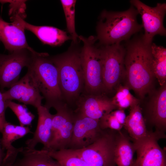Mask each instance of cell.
Returning a JSON list of instances; mask_svg holds the SVG:
<instances>
[{
	"instance_id": "6",
	"label": "cell",
	"mask_w": 166,
	"mask_h": 166,
	"mask_svg": "<svg viewBox=\"0 0 166 166\" xmlns=\"http://www.w3.org/2000/svg\"><path fill=\"white\" fill-rule=\"evenodd\" d=\"M98 46L103 85L105 92L110 91L124 78L125 48L121 44Z\"/></svg>"
},
{
	"instance_id": "21",
	"label": "cell",
	"mask_w": 166,
	"mask_h": 166,
	"mask_svg": "<svg viewBox=\"0 0 166 166\" xmlns=\"http://www.w3.org/2000/svg\"><path fill=\"white\" fill-rule=\"evenodd\" d=\"M123 127L127 131L133 141L145 137L149 132L147 129L145 120L140 104L130 108Z\"/></svg>"
},
{
	"instance_id": "28",
	"label": "cell",
	"mask_w": 166,
	"mask_h": 166,
	"mask_svg": "<svg viewBox=\"0 0 166 166\" xmlns=\"http://www.w3.org/2000/svg\"><path fill=\"white\" fill-rule=\"evenodd\" d=\"M99 124L102 130L109 129L119 131L123 127L112 111L101 117L99 120Z\"/></svg>"
},
{
	"instance_id": "8",
	"label": "cell",
	"mask_w": 166,
	"mask_h": 166,
	"mask_svg": "<svg viewBox=\"0 0 166 166\" xmlns=\"http://www.w3.org/2000/svg\"><path fill=\"white\" fill-rule=\"evenodd\" d=\"M114 131L104 130L93 143L84 148L74 150L89 166H116L114 149L116 133Z\"/></svg>"
},
{
	"instance_id": "31",
	"label": "cell",
	"mask_w": 166,
	"mask_h": 166,
	"mask_svg": "<svg viewBox=\"0 0 166 166\" xmlns=\"http://www.w3.org/2000/svg\"><path fill=\"white\" fill-rule=\"evenodd\" d=\"M3 159V158L1 157H0V166H1L2 164Z\"/></svg>"
},
{
	"instance_id": "24",
	"label": "cell",
	"mask_w": 166,
	"mask_h": 166,
	"mask_svg": "<svg viewBox=\"0 0 166 166\" xmlns=\"http://www.w3.org/2000/svg\"><path fill=\"white\" fill-rule=\"evenodd\" d=\"M47 151L50 156L58 161L62 166H89L74 150L64 149Z\"/></svg>"
},
{
	"instance_id": "22",
	"label": "cell",
	"mask_w": 166,
	"mask_h": 166,
	"mask_svg": "<svg viewBox=\"0 0 166 166\" xmlns=\"http://www.w3.org/2000/svg\"><path fill=\"white\" fill-rule=\"evenodd\" d=\"M116 133L114 160L117 166H132L135 152L133 143L120 131Z\"/></svg>"
},
{
	"instance_id": "18",
	"label": "cell",
	"mask_w": 166,
	"mask_h": 166,
	"mask_svg": "<svg viewBox=\"0 0 166 166\" xmlns=\"http://www.w3.org/2000/svg\"><path fill=\"white\" fill-rule=\"evenodd\" d=\"M25 30L17 24L5 21L0 16V41L11 53L16 50L30 48L27 42Z\"/></svg>"
},
{
	"instance_id": "1",
	"label": "cell",
	"mask_w": 166,
	"mask_h": 166,
	"mask_svg": "<svg viewBox=\"0 0 166 166\" xmlns=\"http://www.w3.org/2000/svg\"><path fill=\"white\" fill-rule=\"evenodd\" d=\"M151 45L146 44L142 36L136 35L127 42L124 59L125 85L140 99L153 90L156 78L152 66Z\"/></svg>"
},
{
	"instance_id": "3",
	"label": "cell",
	"mask_w": 166,
	"mask_h": 166,
	"mask_svg": "<svg viewBox=\"0 0 166 166\" xmlns=\"http://www.w3.org/2000/svg\"><path fill=\"white\" fill-rule=\"evenodd\" d=\"M27 73L45 100L48 109L64 102L59 82L58 73L48 53L34 51Z\"/></svg>"
},
{
	"instance_id": "10",
	"label": "cell",
	"mask_w": 166,
	"mask_h": 166,
	"mask_svg": "<svg viewBox=\"0 0 166 166\" xmlns=\"http://www.w3.org/2000/svg\"><path fill=\"white\" fill-rule=\"evenodd\" d=\"M130 2L141 16L144 30L142 38L146 44L151 45L156 35L166 36V30L163 25L166 12L165 3H157L155 7H152L139 0H132Z\"/></svg>"
},
{
	"instance_id": "14",
	"label": "cell",
	"mask_w": 166,
	"mask_h": 166,
	"mask_svg": "<svg viewBox=\"0 0 166 166\" xmlns=\"http://www.w3.org/2000/svg\"><path fill=\"white\" fill-rule=\"evenodd\" d=\"M2 93L5 101L15 100L36 108L42 105V101L44 98L27 73L9 90Z\"/></svg>"
},
{
	"instance_id": "11",
	"label": "cell",
	"mask_w": 166,
	"mask_h": 166,
	"mask_svg": "<svg viewBox=\"0 0 166 166\" xmlns=\"http://www.w3.org/2000/svg\"><path fill=\"white\" fill-rule=\"evenodd\" d=\"M163 136L156 131L149 132L144 137L133 141L137 157L132 166H166L165 152L158 142Z\"/></svg>"
},
{
	"instance_id": "25",
	"label": "cell",
	"mask_w": 166,
	"mask_h": 166,
	"mask_svg": "<svg viewBox=\"0 0 166 166\" xmlns=\"http://www.w3.org/2000/svg\"><path fill=\"white\" fill-rule=\"evenodd\" d=\"M111 100L117 109L122 110L139 104L140 103V100L131 93L127 86L121 84L118 85L116 93Z\"/></svg>"
},
{
	"instance_id": "17",
	"label": "cell",
	"mask_w": 166,
	"mask_h": 166,
	"mask_svg": "<svg viewBox=\"0 0 166 166\" xmlns=\"http://www.w3.org/2000/svg\"><path fill=\"white\" fill-rule=\"evenodd\" d=\"M1 133L2 137L0 140L1 146L4 151L6 150L2 164H14L18 154L22 151L23 147L16 148L12 145V143L27 134L33 132L28 127L16 125L7 121Z\"/></svg>"
},
{
	"instance_id": "12",
	"label": "cell",
	"mask_w": 166,
	"mask_h": 166,
	"mask_svg": "<svg viewBox=\"0 0 166 166\" xmlns=\"http://www.w3.org/2000/svg\"><path fill=\"white\" fill-rule=\"evenodd\" d=\"M74 113V127L67 149L80 150L93 143L101 135L104 130L100 127L99 120Z\"/></svg>"
},
{
	"instance_id": "13",
	"label": "cell",
	"mask_w": 166,
	"mask_h": 166,
	"mask_svg": "<svg viewBox=\"0 0 166 166\" xmlns=\"http://www.w3.org/2000/svg\"><path fill=\"white\" fill-rule=\"evenodd\" d=\"M77 108L74 111L89 118L99 120L104 116L117 109L111 99L104 93H85L80 95L76 101Z\"/></svg>"
},
{
	"instance_id": "4",
	"label": "cell",
	"mask_w": 166,
	"mask_h": 166,
	"mask_svg": "<svg viewBox=\"0 0 166 166\" xmlns=\"http://www.w3.org/2000/svg\"><path fill=\"white\" fill-rule=\"evenodd\" d=\"M49 58L58 71L63 100L70 103L77 100L84 87L80 51L70 48L65 53Z\"/></svg>"
},
{
	"instance_id": "20",
	"label": "cell",
	"mask_w": 166,
	"mask_h": 166,
	"mask_svg": "<svg viewBox=\"0 0 166 166\" xmlns=\"http://www.w3.org/2000/svg\"><path fill=\"white\" fill-rule=\"evenodd\" d=\"M22 157L14 163L16 166H62L48 153L46 150H37L27 147L20 152Z\"/></svg>"
},
{
	"instance_id": "16",
	"label": "cell",
	"mask_w": 166,
	"mask_h": 166,
	"mask_svg": "<svg viewBox=\"0 0 166 166\" xmlns=\"http://www.w3.org/2000/svg\"><path fill=\"white\" fill-rule=\"evenodd\" d=\"M148 94L146 118L155 126L156 132L163 134L166 127V83Z\"/></svg>"
},
{
	"instance_id": "15",
	"label": "cell",
	"mask_w": 166,
	"mask_h": 166,
	"mask_svg": "<svg viewBox=\"0 0 166 166\" xmlns=\"http://www.w3.org/2000/svg\"><path fill=\"white\" fill-rule=\"evenodd\" d=\"M11 21L31 31L43 44L53 46H60L65 42L72 39L65 31L56 27L48 26H37L26 22L24 18L15 14L11 16Z\"/></svg>"
},
{
	"instance_id": "19",
	"label": "cell",
	"mask_w": 166,
	"mask_h": 166,
	"mask_svg": "<svg viewBox=\"0 0 166 166\" xmlns=\"http://www.w3.org/2000/svg\"><path fill=\"white\" fill-rule=\"evenodd\" d=\"M38 119L37 125L32 138L26 142V147L35 148L38 143L43 145L42 149H45L49 143L51 135L52 124L53 115L49 109L42 105L37 108Z\"/></svg>"
},
{
	"instance_id": "29",
	"label": "cell",
	"mask_w": 166,
	"mask_h": 166,
	"mask_svg": "<svg viewBox=\"0 0 166 166\" xmlns=\"http://www.w3.org/2000/svg\"><path fill=\"white\" fill-rule=\"evenodd\" d=\"M5 154L6 153L4 152V151L1 148L0 142V157L3 159L5 156Z\"/></svg>"
},
{
	"instance_id": "32",
	"label": "cell",
	"mask_w": 166,
	"mask_h": 166,
	"mask_svg": "<svg viewBox=\"0 0 166 166\" xmlns=\"http://www.w3.org/2000/svg\"><path fill=\"white\" fill-rule=\"evenodd\" d=\"M3 98V97L2 95V93L0 91V100Z\"/></svg>"
},
{
	"instance_id": "30",
	"label": "cell",
	"mask_w": 166,
	"mask_h": 166,
	"mask_svg": "<svg viewBox=\"0 0 166 166\" xmlns=\"http://www.w3.org/2000/svg\"><path fill=\"white\" fill-rule=\"evenodd\" d=\"M2 166H16L14 164L6 163L3 164Z\"/></svg>"
},
{
	"instance_id": "5",
	"label": "cell",
	"mask_w": 166,
	"mask_h": 166,
	"mask_svg": "<svg viewBox=\"0 0 166 166\" xmlns=\"http://www.w3.org/2000/svg\"><path fill=\"white\" fill-rule=\"evenodd\" d=\"M83 43L80 56L83 70L85 93L100 94L105 92L102 75V63L99 46L95 43L96 37L79 36Z\"/></svg>"
},
{
	"instance_id": "23",
	"label": "cell",
	"mask_w": 166,
	"mask_h": 166,
	"mask_svg": "<svg viewBox=\"0 0 166 166\" xmlns=\"http://www.w3.org/2000/svg\"><path fill=\"white\" fill-rule=\"evenodd\" d=\"M151 48L154 75L161 86L166 83V49L154 43Z\"/></svg>"
},
{
	"instance_id": "2",
	"label": "cell",
	"mask_w": 166,
	"mask_h": 166,
	"mask_svg": "<svg viewBox=\"0 0 166 166\" xmlns=\"http://www.w3.org/2000/svg\"><path fill=\"white\" fill-rule=\"evenodd\" d=\"M138 14L132 5L123 11H103L96 27V38L99 41V45L121 44L140 31L143 26L137 21Z\"/></svg>"
},
{
	"instance_id": "26",
	"label": "cell",
	"mask_w": 166,
	"mask_h": 166,
	"mask_svg": "<svg viewBox=\"0 0 166 166\" xmlns=\"http://www.w3.org/2000/svg\"><path fill=\"white\" fill-rule=\"evenodd\" d=\"M65 15L67 29L70 35L74 44L77 42L78 35L77 34L75 27V0L60 1Z\"/></svg>"
},
{
	"instance_id": "9",
	"label": "cell",
	"mask_w": 166,
	"mask_h": 166,
	"mask_svg": "<svg viewBox=\"0 0 166 166\" xmlns=\"http://www.w3.org/2000/svg\"><path fill=\"white\" fill-rule=\"evenodd\" d=\"M34 50L31 47L15 50L8 55L0 53V87L10 88L18 81L22 69L31 63Z\"/></svg>"
},
{
	"instance_id": "27",
	"label": "cell",
	"mask_w": 166,
	"mask_h": 166,
	"mask_svg": "<svg viewBox=\"0 0 166 166\" xmlns=\"http://www.w3.org/2000/svg\"><path fill=\"white\" fill-rule=\"evenodd\" d=\"M9 108L16 116L20 126L30 125L35 116L29 112L25 105L16 103L12 101H6Z\"/></svg>"
},
{
	"instance_id": "7",
	"label": "cell",
	"mask_w": 166,
	"mask_h": 166,
	"mask_svg": "<svg viewBox=\"0 0 166 166\" xmlns=\"http://www.w3.org/2000/svg\"><path fill=\"white\" fill-rule=\"evenodd\" d=\"M53 108L56 113L53 115L50 139L44 150L54 151L67 149L74 127L75 113L63 102Z\"/></svg>"
}]
</instances>
